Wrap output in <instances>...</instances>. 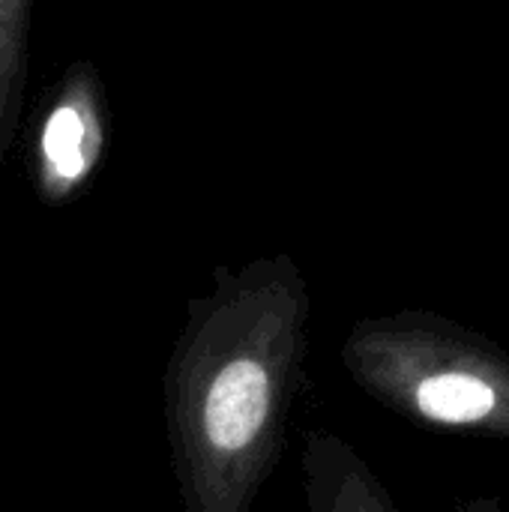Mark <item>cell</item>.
Masks as SVG:
<instances>
[{
	"label": "cell",
	"mask_w": 509,
	"mask_h": 512,
	"mask_svg": "<svg viewBox=\"0 0 509 512\" xmlns=\"http://www.w3.org/2000/svg\"><path fill=\"white\" fill-rule=\"evenodd\" d=\"M267 375L258 363L240 360L231 363L216 381L207 396V435L222 450H240L246 447L267 414Z\"/></svg>",
	"instance_id": "cell-1"
},
{
	"label": "cell",
	"mask_w": 509,
	"mask_h": 512,
	"mask_svg": "<svg viewBox=\"0 0 509 512\" xmlns=\"http://www.w3.org/2000/svg\"><path fill=\"white\" fill-rule=\"evenodd\" d=\"M417 405L432 420L474 423L492 411L495 393L471 375H441L420 384Z\"/></svg>",
	"instance_id": "cell-2"
},
{
	"label": "cell",
	"mask_w": 509,
	"mask_h": 512,
	"mask_svg": "<svg viewBox=\"0 0 509 512\" xmlns=\"http://www.w3.org/2000/svg\"><path fill=\"white\" fill-rule=\"evenodd\" d=\"M42 156L51 177L72 183L87 171V120L75 105H60L45 123Z\"/></svg>",
	"instance_id": "cell-3"
},
{
	"label": "cell",
	"mask_w": 509,
	"mask_h": 512,
	"mask_svg": "<svg viewBox=\"0 0 509 512\" xmlns=\"http://www.w3.org/2000/svg\"><path fill=\"white\" fill-rule=\"evenodd\" d=\"M15 3L18 0H0V66H6V60H9V57H3V51L9 48V33H3V30H9V24H12V6Z\"/></svg>",
	"instance_id": "cell-4"
}]
</instances>
